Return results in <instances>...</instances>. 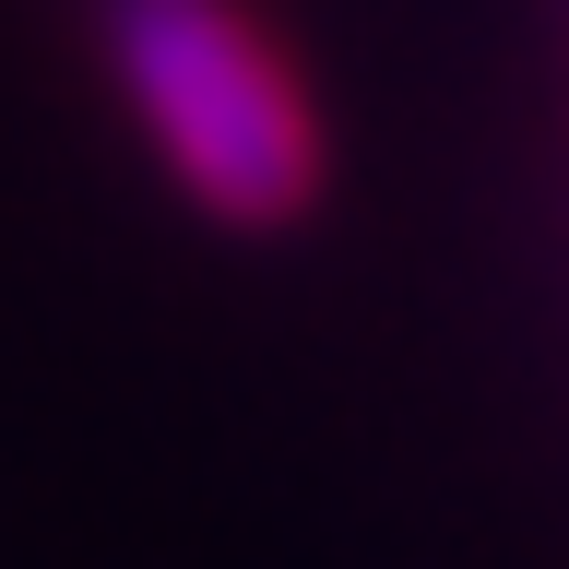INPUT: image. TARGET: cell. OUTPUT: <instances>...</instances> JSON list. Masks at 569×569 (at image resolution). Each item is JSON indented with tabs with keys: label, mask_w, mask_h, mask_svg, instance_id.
I'll list each match as a JSON object with an SVG mask.
<instances>
[{
	"label": "cell",
	"mask_w": 569,
	"mask_h": 569,
	"mask_svg": "<svg viewBox=\"0 0 569 569\" xmlns=\"http://www.w3.org/2000/svg\"><path fill=\"white\" fill-rule=\"evenodd\" d=\"M107 71L213 226H297L320 202V119L238 0H107Z\"/></svg>",
	"instance_id": "6da1fadb"
}]
</instances>
